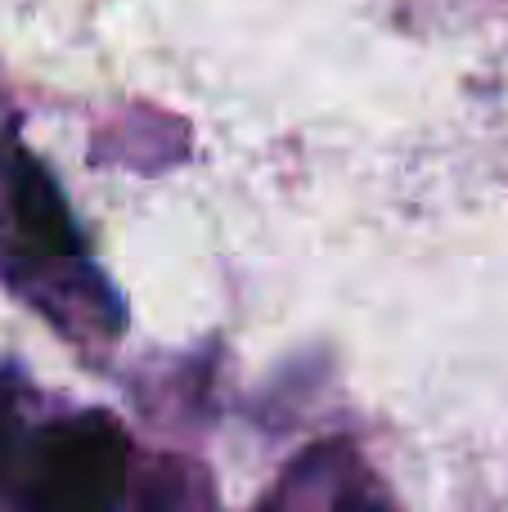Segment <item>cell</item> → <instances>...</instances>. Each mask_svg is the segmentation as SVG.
Segmentation results:
<instances>
[{"instance_id": "6da1fadb", "label": "cell", "mask_w": 508, "mask_h": 512, "mask_svg": "<svg viewBox=\"0 0 508 512\" xmlns=\"http://www.w3.org/2000/svg\"><path fill=\"white\" fill-rule=\"evenodd\" d=\"M126 486V436L108 414L50 427L36 454V512H117Z\"/></svg>"}, {"instance_id": "7a4b0ae2", "label": "cell", "mask_w": 508, "mask_h": 512, "mask_svg": "<svg viewBox=\"0 0 508 512\" xmlns=\"http://www.w3.org/2000/svg\"><path fill=\"white\" fill-rule=\"evenodd\" d=\"M14 212H18V225H23L27 243H36V248L50 256H72L77 234H72L68 207H63L59 189L50 185V176L27 158L18 162V171H14Z\"/></svg>"}]
</instances>
